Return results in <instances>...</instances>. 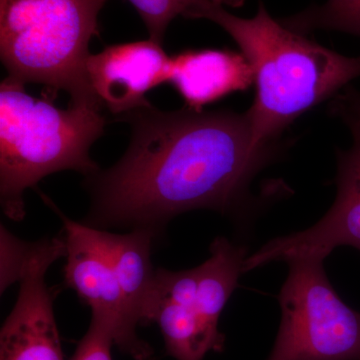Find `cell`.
Wrapping results in <instances>:
<instances>
[{
	"instance_id": "1",
	"label": "cell",
	"mask_w": 360,
	"mask_h": 360,
	"mask_svg": "<svg viewBox=\"0 0 360 360\" xmlns=\"http://www.w3.org/2000/svg\"><path fill=\"white\" fill-rule=\"evenodd\" d=\"M131 141L113 167L86 177L91 206L84 224L160 234L194 210L245 212L253 179L278 153L260 144L248 111H162L146 106L118 116Z\"/></svg>"
},
{
	"instance_id": "2",
	"label": "cell",
	"mask_w": 360,
	"mask_h": 360,
	"mask_svg": "<svg viewBox=\"0 0 360 360\" xmlns=\"http://www.w3.org/2000/svg\"><path fill=\"white\" fill-rule=\"evenodd\" d=\"M186 18L219 25L250 63L257 96L248 113L257 143L278 142L300 115L360 77V56H342L290 30L272 18L262 0L252 18H238L210 2L196 6Z\"/></svg>"
},
{
	"instance_id": "3",
	"label": "cell",
	"mask_w": 360,
	"mask_h": 360,
	"mask_svg": "<svg viewBox=\"0 0 360 360\" xmlns=\"http://www.w3.org/2000/svg\"><path fill=\"white\" fill-rule=\"evenodd\" d=\"M105 124L98 106L70 103L60 110L52 103V96L33 98L22 82L2 80L0 200L6 217L23 219V194L47 175L72 169L87 177L98 172L89 151Z\"/></svg>"
},
{
	"instance_id": "4",
	"label": "cell",
	"mask_w": 360,
	"mask_h": 360,
	"mask_svg": "<svg viewBox=\"0 0 360 360\" xmlns=\"http://www.w3.org/2000/svg\"><path fill=\"white\" fill-rule=\"evenodd\" d=\"M108 0H0V56L7 77L65 90L71 104L103 108L86 72Z\"/></svg>"
},
{
	"instance_id": "5",
	"label": "cell",
	"mask_w": 360,
	"mask_h": 360,
	"mask_svg": "<svg viewBox=\"0 0 360 360\" xmlns=\"http://www.w3.org/2000/svg\"><path fill=\"white\" fill-rule=\"evenodd\" d=\"M317 257L290 260L278 302L281 323L266 360H360V312L331 285Z\"/></svg>"
},
{
	"instance_id": "6",
	"label": "cell",
	"mask_w": 360,
	"mask_h": 360,
	"mask_svg": "<svg viewBox=\"0 0 360 360\" xmlns=\"http://www.w3.org/2000/svg\"><path fill=\"white\" fill-rule=\"evenodd\" d=\"M226 303L200 266L181 271L158 269L143 326H160L169 356L203 360L208 352H224L219 321Z\"/></svg>"
},
{
	"instance_id": "7",
	"label": "cell",
	"mask_w": 360,
	"mask_h": 360,
	"mask_svg": "<svg viewBox=\"0 0 360 360\" xmlns=\"http://www.w3.org/2000/svg\"><path fill=\"white\" fill-rule=\"evenodd\" d=\"M39 194L63 224L66 285L89 305L92 314L110 324L115 345L123 354L135 360H148L153 356V348L137 336L139 324L130 314L115 269L99 238V229L70 219L51 198Z\"/></svg>"
},
{
	"instance_id": "8",
	"label": "cell",
	"mask_w": 360,
	"mask_h": 360,
	"mask_svg": "<svg viewBox=\"0 0 360 360\" xmlns=\"http://www.w3.org/2000/svg\"><path fill=\"white\" fill-rule=\"evenodd\" d=\"M65 253L63 234L25 243L16 270L18 302L0 333V360H65L51 290L45 283L49 266Z\"/></svg>"
},
{
	"instance_id": "9",
	"label": "cell",
	"mask_w": 360,
	"mask_h": 360,
	"mask_svg": "<svg viewBox=\"0 0 360 360\" xmlns=\"http://www.w3.org/2000/svg\"><path fill=\"white\" fill-rule=\"evenodd\" d=\"M338 195L330 210L317 224L300 232L272 239L246 257L245 272L270 262L296 258L326 259L338 246L360 251V139L347 150L338 153Z\"/></svg>"
},
{
	"instance_id": "10",
	"label": "cell",
	"mask_w": 360,
	"mask_h": 360,
	"mask_svg": "<svg viewBox=\"0 0 360 360\" xmlns=\"http://www.w3.org/2000/svg\"><path fill=\"white\" fill-rule=\"evenodd\" d=\"M170 58L153 40L106 46L86 61L89 84L113 115L151 105L146 94L167 82Z\"/></svg>"
},
{
	"instance_id": "11",
	"label": "cell",
	"mask_w": 360,
	"mask_h": 360,
	"mask_svg": "<svg viewBox=\"0 0 360 360\" xmlns=\"http://www.w3.org/2000/svg\"><path fill=\"white\" fill-rule=\"evenodd\" d=\"M167 82L184 99L186 108L202 110L206 104L248 89L253 84V73L243 53L186 51L170 58Z\"/></svg>"
},
{
	"instance_id": "12",
	"label": "cell",
	"mask_w": 360,
	"mask_h": 360,
	"mask_svg": "<svg viewBox=\"0 0 360 360\" xmlns=\"http://www.w3.org/2000/svg\"><path fill=\"white\" fill-rule=\"evenodd\" d=\"M98 229L130 314L139 326H143L155 290L156 269L151 262V250L158 234L148 229H132L127 234Z\"/></svg>"
},
{
	"instance_id": "13",
	"label": "cell",
	"mask_w": 360,
	"mask_h": 360,
	"mask_svg": "<svg viewBox=\"0 0 360 360\" xmlns=\"http://www.w3.org/2000/svg\"><path fill=\"white\" fill-rule=\"evenodd\" d=\"M296 32L335 30L360 37V0H328L281 21Z\"/></svg>"
},
{
	"instance_id": "14",
	"label": "cell",
	"mask_w": 360,
	"mask_h": 360,
	"mask_svg": "<svg viewBox=\"0 0 360 360\" xmlns=\"http://www.w3.org/2000/svg\"><path fill=\"white\" fill-rule=\"evenodd\" d=\"M146 23L149 37L162 44L167 26L177 15L187 18L200 0H129Z\"/></svg>"
},
{
	"instance_id": "15",
	"label": "cell",
	"mask_w": 360,
	"mask_h": 360,
	"mask_svg": "<svg viewBox=\"0 0 360 360\" xmlns=\"http://www.w3.org/2000/svg\"><path fill=\"white\" fill-rule=\"evenodd\" d=\"M113 345L115 340L110 324L103 317L92 314L89 330L78 343L70 360H112Z\"/></svg>"
},
{
	"instance_id": "16",
	"label": "cell",
	"mask_w": 360,
	"mask_h": 360,
	"mask_svg": "<svg viewBox=\"0 0 360 360\" xmlns=\"http://www.w3.org/2000/svg\"><path fill=\"white\" fill-rule=\"evenodd\" d=\"M329 112L340 118L354 137L360 139V91L347 86L330 99Z\"/></svg>"
},
{
	"instance_id": "17",
	"label": "cell",
	"mask_w": 360,
	"mask_h": 360,
	"mask_svg": "<svg viewBox=\"0 0 360 360\" xmlns=\"http://www.w3.org/2000/svg\"><path fill=\"white\" fill-rule=\"evenodd\" d=\"M201 2H210L213 4H219V6H229L231 7H239L243 6L245 0H200Z\"/></svg>"
}]
</instances>
